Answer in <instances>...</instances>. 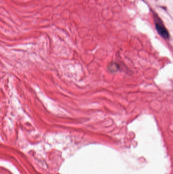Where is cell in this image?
<instances>
[{
  "label": "cell",
  "instance_id": "cell-1",
  "mask_svg": "<svg viewBox=\"0 0 173 174\" xmlns=\"http://www.w3.org/2000/svg\"><path fill=\"white\" fill-rule=\"evenodd\" d=\"M156 30L162 37L164 39L169 38V33L165 27L160 23H156L155 24Z\"/></svg>",
  "mask_w": 173,
  "mask_h": 174
}]
</instances>
